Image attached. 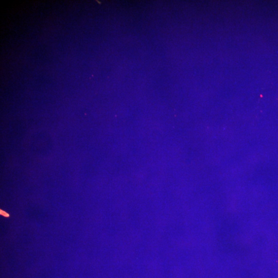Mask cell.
Returning a JSON list of instances; mask_svg holds the SVG:
<instances>
[{
	"instance_id": "1",
	"label": "cell",
	"mask_w": 278,
	"mask_h": 278,
	"mask_svg": "<svg viewBox=\"0 0 278 278\" xmlns=\"http://www.w3.org/2000/svg\"><path fill=\"white\" fill-rule=\"evenodd\" d=\"M1 213L2 215H4V216H8V215L6 213H5V212H3V211H1Z\"/></svg>"
}]
</instances>
